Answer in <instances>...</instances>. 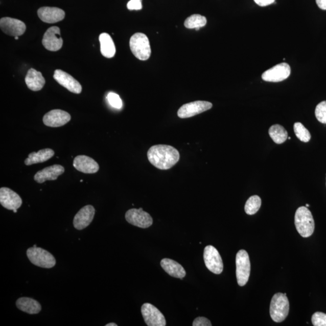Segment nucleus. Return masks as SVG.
<instances>
[{
    "instance_id": "40",
    "label": "nucleus",
    "mask_w": 326,
    "mask_h": 326,
    "mask_svg": "<svg viewBox=\"0 0 326 326\" xmlns=\"http://www.w3.org/2000/svg\"><path fill=\"white\" fill-rule=\"evenodd\" d=\"M33 247H37V246H36V245H33Z\"/></svg>"
},
{
    "instance_id": "27",
    "label": "nucleus",
    "mask_w": 326,
    "mask_h": 326,
    "mask_svg": "<svg viewBox=\"0 0 326 326\" xmlns=\"http://www.w3.org/2000/svg\"><path fill=\"white\" fill-rule=\"evenodd\" d=\"M207 24V19L204 16L195 14L185 19L184 26L188 29H195L196 31Z\"/></svg>"
},
{
    "instance_id": "1",
    "label": "nucleus",
    "mask_w": 326,
    "mask_h": 326,
    "mask_svg": "<svg viewBox=\"0 0 326 326\" xmlns=\"http://www.w3.org/2000/svg\"><path fill=\"white\" fill-rule=\"evenodd\" d=\"M147 155L149 162L156 168L161 170L174 167L180 158L177 149L166 145L152 146L149 149Z\"/></svg>"
},
{
    "instance_id": "36",
    "label": "nucleus",
    "mask_w": 326,
    "mask_h": 326,
    "mask_svg": "<svg viewBox=\"0 0 326 326\" xmlns=\"http://www.w3.org/2000/svg\"><path fill=\"white\" fill-rule=\"evenodd\" d=\"M317 6L322 10H326V0H316Z\"/></svg>"
},
{
    "instance_id": "13",
    "label": "nucleus",
    "mask_w": 326,
    "mask_h": 326,
    "mask_svg": "<svg viewBox=\"0 0 326 326\" xmlns=\"http://www.w3.org/2000/svg\"><path fill=\"white\" fill-rule=\"evenodd\" d=\"M71 120V115L61 109H53L44 115L43 123L46 126L52 128L64 126Z\"/></svg>"
},
{
    "instance_id": "37",
    "label": "nucleus",
    "mask_w": 326,
    "mask_h": 326,
    "mask_svg": "<svg viewBox=\"0 0 326 326\" xmlns=\"http://www.w3.org/2000/svg\"><path fill=\"white\" fill-rule=\"evenodd\" d=\"M106 326H118V324L114 323V322H111V323H109L105 325Z\"/></svg>"
},
{
    "instance_id": "26",
    "label": "nucleus",
    "mask_w": 326,
    "mask_h": 326,
    "mask_svg": "<svg viewBox=\"0 0 326 326\" xmlns=\"http://www.w3.org/2000/svg\"><path fill=\"white\" fill-rule=\"evenodd\" d=\"M269 134L277 144H282L288 138V132L280 125H272L269 129Z\"/></svg>"
},
{
    "instance_id": "29",
    "label": "nucleus",
    "mask_w": 326,
    "mask_h": 326,
    "mask_svg": "<svg viewBox=\"0 0 326 326\" xmlns=\"http://www.w3.org/2000/svg\"><path fill=\"white\" fill-rule=\"evenodd\" d=\"M294 129L296 136L300 141L305 143L310 141L311 138L310 132L301 123H295Z\"/></svg>"
},
{
    "instance_id": "15",
    "label": "nucleus",
    "mask_w": 326,
    "mask_h": 326,
    "mask_svg": "<svg viewBox=\"0 0 326 326\" xmlns=\"http://www.w3.org/2000/svg\"><path fill=\"white\" fill-rule=\"evenodd\" d=\"M0 28L3 32L12 36H19L24 34L26 26L20 20L9 17L2 18L0 20Z\"/></svg>"
},
{
    "instance_id": "2",
    "label": "nucleus",
    "mask_w": 326,
    "mask_h": 326,
    "mask_svg": "<svg viewBox=\"0 0 326 326\" xmlns=\"http://www.w3.org/2000/svg\"><path fill=\"white\" fill-rule=\"evenodd\" d=\"M295 225L302 237L309 238L314 234L315 222L311 212L307 207H299L295 215Z\"/></svg>"
},
{
    "instance_id": "39",
    "label": "nucleus",
    "mask_w": 326,
    "mask_h": 326,
    "mask_svg": "<svg viewBox=\"0 0 326 326\" xmlns=\"http://www.w3.org/2000/svg\"><path fill=\"white\" fill-rule=\"evenodd\" d=\"M309 206H310V205H309V204H307V205H306V207H309Z\"/></svg>"
},
{
    "instance_id": "11",
    "label": "nucleus",
    "mask_w": 326,
    "mask_h": 326,
    "mask_svg": "<svg viewBox=\"0 0 326 326\" xmlns=\"http://www.w3.org/2000/svg\"><path fill=\"white\" fill-rule=\"evenodd\" d=\"M290 75V66L284 62L265 72L262 75V78L266 82H279L287 79Z\"/></svg>"
},
{
    "instance_id": "6",
    "label": "nucleus",
    "mask_w": 326,
    "mask_h": 326,
    "mask_svg": "<svg viewBox=\"0 0 326 326\" xmlns=\"http://www.w3.org/2000/svg\"><path fill=\"white\" fill-rule=\"evenodd\" d=\"M236 277L240 287H244L249 280L251 264L248 252L244 249L239 251L236 258Z\"/></svg>"
},
{
    "instance_id": "20",
    "label": "nucleus",
    "mask_w": 326,
    "mask_h": 326,
    "mask_svg": "<svg viewBox=\"0 0 326 326\" xmlns=\"http://www.w3.org/2000/svg\"><path fill=\"white\" fill-rule=\"evenodd\" d=\"M73 166L78 171L86 174H95L99 170V165L94 159L86 155H78L73 161Z\"/></svg>"
},
{
    "instance_id": "23",
    "label": "nucleus",
    "mask_w": 326,
    "mask_h": 326,
    "mask_svg": "<svg viewBox=\"0 0 326 326\" xmlns=\"http://www.w3.org/2000/svg\"><path fill=\"white\" fill-rule=\"evenodd\" d=\"M16 306L20 311L29 314H37L41 311V305L38 301L29 297L19 298Z\"/></svg>"
},
{
    "instance_id": "28",
    "label": "nucleus",
    "mask_w": 326,
    "mask_h": 326,
    "mask_svg": "<svg viewBox=\"0 0 326 326\" xmlns=\"http://www.w3.org/2000/svg\"><path fill=\"white\" fill-rule=\"evenodd\" d=\"M261 204V199L259 196L254 195L251 196L246 202L245 205L246 214L249 215L255 214L259 211V209H260Z\"/></svg>"
},
{
    "instance_id": "24",
    "label": "nucleus",
    "mask_w": 326,
    "mask_h": 326,
    "mask_svg": "<svg viewBox=\"0 0 326 326\" xmlns=\"http://www.w3.org/2000/svg\"><path fill=\"white\" fill-rule=\"evenodd\" d=\"M54 155L55 152L52 149H43L37 152H33L29 154L25 163L27 166H31L44 162L52 158Z\"/></svg>"
},
{
    "instance_id": "16",
    "label": "nucleus",
    "mask_w": 326,
    "mask_h": 326,
    "mask_svg": "<svg viewBox=\"0 0 326 326\" xmlns=\"http://www.w3.org/2000/svg\"><path fill=\"white\" fill-rule=\"evenodd\" d=\"M53 78L56 82L67 89L69 91L75 94H80L82 92V86L77 80L61 69H56Z\"/></svg>"
},
{
    "instance_id": "19",
    "label": "nucleus",
    "mask_w": 326,
    "mask_h": 326,
    "mask_svg": "<svg viewBox=\"0 0 326 326\" xmlns=\"http://www.w3.org/2000/svg\"><path fill=\"white\" fill-rule=\"evenodd\" d=\"M38 15L43 22L53 24L64 19L65 13L62 9L53 7H42L38 10Z\"/></svg>"
},
{
    "instance_id": "31",
    "label": "nucleus",
    "mask_w": 326,
    "mask_h": 326,
    "mask_svg": "<svg viewBox=\"0 0 326 326\" xmlns=\"http://www.w3.org/2000/svg\"><path fill=\"white\" fill-rule=\"evenodd\" d=\"M312 322L314 326H326V314L317 312L312 315Z\"/></svg>"
},
{
    "instance_id": "18",
    "label": "nucleus",
    "mask_w": 326,
    "mask_h": 326,
    "mask_svg": "<svg viewBox=\"0 0 326 326\" xmlns=\"http://www.w3.org/2000/svg\"><path fill=\"white\" fill-rule=\"evenodd\" d=\"M65 169L62 166L55 165L38 171L34 176V179L39 184L46 181L56 180L58 176L64 174Z\"/></svg>"
},
{
    "instance_id": "30",
    "label": "nucleus",
    "mask_w": 326,
    "mask_h": 326,
    "mask_svg": "<svg viewBox=\"0 0 326 326\" xmlns=\"http://www.w3.org/2000/svg\"><path fill=\"white\" fill-rule=\"evenodd\" d=\"M316 118L321 124H326V101L321 102L315 108Z\"/></svg>"
},
{
    "instance_id": "3",
    "label": "nucleus",
    "mask_w": 326,
    "mask_h": 326,
    "mask_svg": "<svg viewBox=\"0 0 326 326\" xmlns=\"http://www.w3.org/2000/svg\"><path fill=\"white\" fill-rule=\"evenodd\" d=\"M129 45L133 55L141 61L150 58L151 49L148 36L144 33H136L131 36Z\"/></svg>"
},
{
    "instance_id": "8",
    "label": "nucleus",
    "mask_w": 326,
    "mask_h": 326,
    "mask_svg": "<svg viewBox=\"0 0 326 326\" xmlns=\"http://www.w3.org/2000/svg\"><path fill=\"white\" fill-rule=\"evenodd\" d=\"M125 218L129 224L141 228H147L153 224L152 216L143 211L142 208L129 209L126 213Z\"/></svg>"
},
{
    "instance_id": "22",
    "label": "nucleus",
    "mask_w": 326,
    "mask_h": 326,
    "mask_svg": "<svg viewBox=\"0 0 326 326\" xmlns=\"http://www.w3.org/2000/svg\"><path fill=\"white\" fill-rule=\"evenodd\" d=\"M161 266L162 269L172 277L182 279L186 275L185 269L182 265L172 259H163L161 261Z\"/></svg>"
},
{
    "instance_id": "14",
    "label": "nucleus",
    "mask_w": 326,
    "mask_h": 326,
    "mask_svg": "<svg viewBox=\"0 0 326 326\" xmlns=\"http://www.w3.org/2000/svg\"><path fill=\"white\" fill-rule=\"evenodd\" d=\"M0 203L3 207L13 211L21 207L22 201L19 195L11 189L2 188L0 189Z\"/></svg>"
},
{
    "instance_id": "7",
    "label": "nucleus",
    "mask_w": 326,
    "mask_h": 326,
    "mask_svg": "<svg viewBox=\"0 0 326 326\" xmlns=\"http://www.w3.org/2000/svg\"><path fill=\"white\" fill-rule=\"evenodd\" d=\"M204 260L206 267L215 274L222 273L224 265L219 252L214 247L208 245L204 249Z\"/></svg>"
},
{
    "instance_id": "32",
    "label": "nucleus",
    "mask_w": 326,
    "mask_h": 326,
    "mask_svg": "<svg viewBox=\"0 0 326 326\" xmlns=\"http://www.w3.org/2000/svg\"><path fill=\"white\" fill-rule=\"evenodd\" d=\"M108 100L112 107L121 109L122 107V101L121 98L114 92H109L108 95Z\"/></svg>"
},
{
    "instance_id": "4",
    "label": "nucleus",
    "mask_w": 326,
    "mask_h": 326,
    "mask_svg": "<svg viewBox=\"0 0 326 326\" xmlns=\"http://www.w3.org/2000/svg\"><path fill=\"white\" fill-rule=\"evenodd\" d=\"M289 302L287 295L275 294L272 297L269 312L272 320L276 322L284 321L289 314Z\"/></svg>"
},
{
    "instance_id": "5",
    "label": "nucleus",
    "mask_w": 326,
    "mask_h": 326,
    "mask_svg": "<svg viewBox=\"0 0 326 326\" xmlns=\"http://www.w3.org/2000/svg\"><path fill=\"white\" fill-rule=\"evenodd\" d=\"M27 255L32 264L39 267L52 268L54 267L56 264L54 256L51 252L41 248H29L27 250Z\"/></svg>"
},
{
    "instance_id": "35",
    "label": "nucleus",
    "mask_w": 326,
    "mask_h": 326,
    "mask_svg": "<svg viewBox=\"0 0 326 326\" xmlns=\"http://www.w3.org/2000/svg\"><path fill=\"white\" fill-rule=\"evenodd\" d=\"M256 4L261 7L270 5L274 3L275 0H254Z\"/></svg>"
},
{
    "instance_id": "21",
    "label": "nucleus",
    "mask_w": 326,
    "mask_h": 326,
    "mask_svg": "<svg viewBox=\"0 0 326 326\" xmlns=\"http://www.w3.org/2000/svg\"><path fill=\"white\" fill-rule=\"evenodd\" d=\"M25 82L28 87L33 91L41 90L45 84V80L41 72L30 69L26 76Z\"/></svg>"
},
{
    "instance_id": "17",
    "label": "nucleus",
    "mask_w": 326,
    "mask_h": 326,
    "mask_svg": "<svg viewBox=\"0 0 326 326\" xmlns=\"http://www.w3.org/2000/svg\"><path fill=\"white\" fill-rule=\"evenodd\" d=\"M95 215V209L92 205H88L82 208L73 219V225L76 229L82 230L88 227L92 222Z\"/></svg>"
},
{
    "instance_id": "38",
    "label": "nucleus",
    "mask_w": 326,
    "mask_h": 326,
    "mask_svg": "<svg viewBox=\"0 0 326 326\" xmlns=\"http://www.w3.org/2000/svg\"><path fill=\"white\" fill-rule=\"evenodd\" d=\"M15 39L18 40L19 39L18 36H15Z\"/></svg>"
},
{
    "instance_id": "12",
    "label": "nucleus",
    "mask_w": 326,
    "mask_h": 326,
    "mask_svg": "<svg viewBox=\"0 0 326 326\" xmlns=\"http://www.w3.org/2000/svg\"><path fill=\"white\" fill-rule=\"evenodd\" d=\"M60 35L61 31L58 27L53 26L49 28L43 36V45L49 51H58L63 45V40Z\"/></svg>"
},
{
    "instance_id": "10",
    "label": "nucleus",
    "mask_w": 326,
    "mask_h": 326,
    "mask_svg": "<svg viewBox=\"0 0 326 326\" xmlns=\"http://www.w3.org/2000/svg\"><path fill=\"white\" fill-rule=\"evenodd\" d=\"M142 314L148 326H165V316L158 309L150 304H145L142 307Z\"/></svg>"
},
{
    "instance_id": "33",
    "label": "nucleus",
    "mask_w": 326,
    "mask_h": 326,
    "mask_svg": "<svg viewBox=\"0 0 326 326\" xmlns=\"http://www.w3.org/2000/svg\"><path fill=\"white\" fill-rule=\"evenodd\" d=\"M127 8L130 11H138L142 9V0H131L128 3Z\"/></svg>"
},
{
    "instance_id": "34",
    "label": "nucleus",
    "mask_w": 326,
    "mask_h": 326,
    "mask_svg": "<svg viewBox=\"0 0 326 326\" xmlns=\"http://www.w3.org/2000/svg\"><path fill=\"white\" fill-rule=\"evenodd\" d=\"M194 326H212L211 322L205 317H198L193 322Z\"/></svg>"
},
{
    "instance_id": "41",
    "label": "nucleus",
    "mask_w": 326,
    "mask_h": 326,
    "mask_svg": "<svg viewBox=\"0 0 326 326\" xmlns=\"http://www.w3.org/2000/svg\"><path fill=\"white\" fill-rule=\"evenodd\" d=\"M288 139H291V137H289V138H288Z\"/></svg>"
},
{
    "instance_id": "25",
    "label": "nucleus",
    "mask_w": 326,
    "mask_h": 326,
    "mask_svg": "<svg viewBox=\"0 0 326 326\" xmlns=\"http://www.w3.org/2000/svg\"><path fill=\"white\" fill-rule=\"evenodd\" d=\"M102 55L105 58H111L115 54V46L111 36L108 33H103L99 36Z\"/></svg>"
},
{
    "instance_id": "9",
    "label": "nucleus",
    "mask_w": 326,
    "mask_h": 326,
    "mask_svg": "<svg viewBox=\"0 0 326 326\" xmlns=\"http://www.w3.org/2000/svg\"><path fill=\"white\" fill-rule=\"evenodd\" d=\"M212 103L207 101H198L183 105L178 111L179 118L186 119L194 117L212 108Z\"/></svg>"
}]
</instances>
